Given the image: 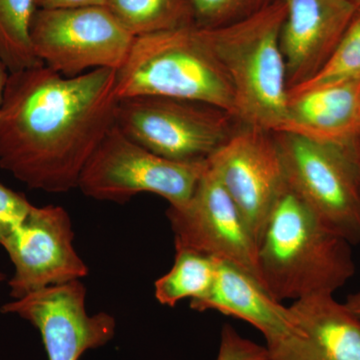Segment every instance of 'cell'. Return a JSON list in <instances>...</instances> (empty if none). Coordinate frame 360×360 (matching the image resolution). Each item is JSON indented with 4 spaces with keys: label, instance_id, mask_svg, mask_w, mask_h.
<instances>
[{
    "label": "cell",
    "instance_id": "obj_12",
    "mask_svg": "<svg viewBox=\"0 0 360 360\" xmlns=\"http://www.w3.org/2000/svg\"><path fill=\"white\" fill-rule=\"evenodd\" d=\"M0 310L20 317L39 331L49 360H79L115 335L112 315L87 312L86 288L82 281L34 291L4 303Z\"/></svg>",
    "mask_w": 360,
    "mask_h": 360
},
{
    "label": "cell",
    "instance_id": "obj_18",
    "mask_svg": "<svg viewBox=\"0 0 360 360\" xmlns=\"http://www.w3.org/2000/svg\"><path fill=\"white\" fill-rule=\"evenodd\" d=\"M219 259L186 248H175L172 269L155 283L156 300L174 307L184 300H200L210 290Z\"/></svg>",
    "mask_w": 360,
    "mask_h": 360
},
{
    "label": "cell",
    "instance_id": "obj_17",
    "mask_svg": "<svg viewBox=\"0 0 360 360\" xmlns=\"http://www.w3.org/2000/svg\"><path fill=\"white\" fill-rule=\"evenodd\" d=\"M106 7L134 37L194 25L191 0H108Z\"/></svg>",
    "mask_w": 360,
    "mask_h": 360
},
{
    "label": "cell",
    "instance_id": "obj_11",
    "mask_svg": "<svg viewBox=\"0 0 360 360\" xmlns=\"http://www.w3.org/2000/svg\"><path fill=\"white\" fill-rule=\"evenodd\" d=\"M207 165L259 238L277 196L286 184L274 132L243 124L210 158Z\"/></svg>",
    "mask_w": 360,
    "mask_h": 360
},
{
    "label": "cell",
    "instance_id": "obj_5",
    "mask_svg": "<svg viewBox=\"0 0 360 360\" xmlns=\"http://www.w3.org/2000/svg\"><path fill=\"white\" fill-rule=\"evenodd\" d=\"M206 165V160L182 162L156 155L115 124L85 165L77 188L94 200L115 203L153 193L177 207L193 195Z\"/></svg>",
    "mask_w": 360,
    "mask_h": 360
},
{
    "label": "cell",
    "instance_id": "obj_22",
    "mask_svg": "<svg viewBox=\"0 0 360 360\" xmlns=\"http://www.w3.org/2000/svg\"><path fill=\"white\" fill-rule=\"evenodd\" d=\"M215 360H269L266 347L239 335L229 324L221 330L219 354Z\"/></svg>",
    "mask_w": 360,
    "mask_h": 360
},
{
    "label": "cell",
    "instance_id": "obj_9",
    "mask_svg": "<svg viewBox=\"0 0 360 360\" xmlns=\"http://www.w3.org/2000/svg\"><path fill=\"white\" fill-rule=\"evenodd\" d=\"M167 215L175 248L198 251L236 265L262 284L257 239L208 165L186 205L169 206Z\"/></svg>",
    "mask_w": 360,
    "mask_h": 360
},
{
    "label": "cell",
    "instance_id": "obj_1",
    "mask_svg": "<svg viewBox=\"0 0 360 360\" xmlns=\"http://www.w3.org/2000/svg\"><path fill=\"white\" fill-rule=\"evenodd\" d=\"M116 70L68 77L44 65L9 75L0 110V168L28 188L65 193L115 124Z\"/></svg>",
    "mask_w": 360,
    "mask_h": 360
},
{
    "label": "cell",
    "instance_id": "obj_16",
    "mask_svg": "<svg viewBox=\"0 0 360 360\" xmlns=\"http://www.w3.org/2000/svg\"><path fill=\"white\" fill-rule=\"evenodd\" d=\"M278 132L352 148L360 137V79L288 92L285 120Z\"/></svg>",
    "mask_w": 360,
    "mask_h": 360
},
{
    "label": "cell",
    "instance_id": "obj_26",
    "mask_svg": "<svg viewBox=\"0 0 360 360\" xmlns=\"http://www.w3.org/2000/svg\"><path fill=\"white\" fill-rule=\"evenodd\" d=\"M347 309L360 319V291L354 295L348 296L347 302L345 303Z\"/></svg>",
    "mask_w": 360,
    "mask_h": 360
},
{
    "label": "cell",
    "instance_id": "obj_15",
    "mask_svg": "<svg viewBox=\"0 0 360 360\" xmlns=\"http://www.w3.org/2000/svg\"><path fill=\"white\" fill-rule=\"evenodd\" d=\"M191 309L215 310L248 322L264 335L266 347L302 333L290 307L272 297L245 270L221 260L212 288L200 300L191 302Z\"/></svg>",
    "mask_w": 360,
    "mask_h": 360
},
{
    "label": "cell",
    "instance_id": "obj_23",
    "mask_svg": "<svg viewBox=\"0 0 360 360\" xmlns=\"http://www.w3.org/2000/svg\"><path fill=\"white\" fill-rule=\"evenodd\" d=\"M32 206L23 194L0 184V246L25 219Z\"/></svg>",
    "mask_w": 360,
    "mask_h": 360
},
{
    "label": "cell",
    "instance_id": "obj_8",
    "mask_svg": "<svg viewBox=\"0 0 360 360\" xmlns=\"http://www.w3.org/2000/svg\"><path fill=\"white\" fill-rule=\"evenodd\" d=\"M134 39L106 6L37 9L30 26L40 63L68 77L98 68L120 70Z\"/></svg>",
    "mask_w": 360,
    "mask_h": 360
},
{
    "label": "cell",
    "instance_id": "obj_3",
    "mask_svg": "<svg viewBox=\"0 0 360 360\" xmlns=\"http://www.w3.org/2000/svg\"><path fill=\"white\" fill-rule=\"evenodd\" d=\"M285 13L283 0H276L246 20L198 27L231 85L236 120L270 132L281 129L288 108V80L279 40Z\"/></svg>",
    "mask_w": 360,
    "mask_h": 360
},
{
    "label": "cell",
    "instance_id": "obj_13",
    "mask_svg": "<svg viewBox=\"0 0 360 360\" xmlns=\"http://www.w3.org/2000/svg\"><path fill=\"white\" fill-rule=\"evenodd\" d=\"M281 49L288 90L314 78L340 44L359 7L350 0H283Z\"/></svg>",
    "mask_w": 360,
    "mask_h": 360
},
{
    "label": "cell",
    "instance_id": "obj_20",
    "mask_svg": "<svg viewBox=\"0 0 360 360\" xmlns=\"http://www.w3.org/2000/svg\"><path fill=\"white\" fill-rule=\"evenodd\" d=\"M360 79V7L326 65L309 82L288 92Z\"/></svg>",
    "mask_w": 360,
    "mask_h": 360
},
{
    "label": "cell",
    "instance_id": "obj_14",
    "mask_svg": "<svg viewBox=\"0 0 360 360\" xmlns=\"http://www.w3.org/2000/svg\"><path fill=\"white\" fill-rule=\"evenodd\" d=\"M302 333L267 345L269 360H360V319L333 295L290 307Z\"/></svg>",
    "mask_w": 360,
    "mask_h": 360
},
{
    "label": "cell",
    "instance_id": "obj_10",
    "mask_svg": "<svg viewBox=\"0 0 360 360\" xmlns=\"http://www.w3.org/2000/svg\"><path fill=\"white\" fill-rule=\"evenodd\" d=\"M70 215L58 205L32 206L2 243L13 262V300L49 286L82 281L89 267L75 250Z\"/></svg>",
    "mask_w": 360,
    "mask_h": 360
},
{
    "label": "cell",
    "instance_id": "obj_29",
    "mask_svg": "<svg viewBox=\"0 0 360 360\" xmlns=\"http://www.w3.org/2000/svg\"><path fill=\"white\" fill-rule=\"evenodd\" d=\"M350 1L352 2V4H354L355 6H356L357 7H360V0H350Z\"/></svg>",
    "mask_w": 360,
    "mask_h": 360
},
{
    "label": "cell",
    "instance_id": "obj_21",
    "mask_svg": "<svg viewBox=\"0 0 360 360\" xmlns=\"http://www.w3.org/2000/svg\"><path fill=\"white\" fill-rule=\"evenodd\" d=\"M276 0H191L194 25L219 27L246 20L274 4Z\"/></svg>",
    "mask_w": 360,
    "mask_h": 360
},
{
    "label": "cell",
    "instance_id": "obj_2",
    "mask_svg": "<svg viewBox=\"0 0 360 360\" xmlns=\"http://www.w3.org/2000/svg\"><path fill=\"white\" fill-rule=\"evenodd\" d=\"M350 245L286 181L258 238L260 283L281 302L333 295L354 276Z\"/></svg>",
    "mask_w": 360,
    "mask_h": 360
},
{
    "label": "cell",
    "instance_id": "obj_27",
    "mask_svg": "<svg viewBox=\"0 0 360 360\" xmlns=\"http://www.w3.org/2000/svg\"><path fill=\"white\" fill-rule=\"evenodd\" d=\"M352 151H354L355 167H356L357 181H359L360 194V137L356 141H355L354 146H352Z\"/></svg>",
    "mask_w": 360,
    "mask_h": 360
},
{
    "label": "cell",
    "instance_id": "obj_28",
    "mask_svg": "<svg viewBox=\"0 0 360 360\" xmlns=\"http://www.w3.org/2000/svg\"><path fill=\"white\" fill-rule=\"evenodd\" d=\"M6 274H4V272L0 271V283H4V281H6Z\"/></svg>",
    "mask_w": 360,
    "mask_h": 360
},
{
    "label": "cell",
    "instance_id": "obj_6",
    "mask_svg": "<svg viewBox=\"0 0 360 360\" xmlns=\"http://www.w3.org/2000/svg\"><path fill=\"white\" fill-rule=\"evenodd\" d=\"M234 120L210 104L172 97H127L115 110V125L127 137L182 162L207 160L234 131Z\"/></svg>",
    "mask_w": 360,
    "mask_h": 360
},
{
    "label": "cell",
    "instance_id": "obj_19",
    "mask_svg": "<svg viewBox=\"0 0 360 360\" xmlns=\"http://www.w3.org/2000/svg\"><path fill=\"white\" fill-rule=\"evenodd\" d=\"M37 9L34 0H0V58L11 73L42 65L30 39Z\"/></svg>",
    "mask_w": 360,
    "mask_h": 360
},
{
    "label": "cell",
    "instance_id": "obj_24",
    "mask_svg": "<svg viewBox=\"0 0 360 360\" xmlns=\"http://www.w3.org/2000/svg\"><path fill=\"white\" fill-rule=\"evenodd\" d=\"M37 9H71L106 6L108 0H34Z\"/></svg>",
    "mask_w": 360,
    "mask_h": 360
},
{
    "label": "cell",
    "instance_id": "obj_25",
    "mask_svg": "<svg viewBox=\"0 0 360 360\" xmlns=\"http://www.w3.org/2000/svg\"><path fill=\"white\" fill-rule=\"evenodd\" d=\"M9 75L11 72H9L8 68L0 58V110H1L2 103H4V92H6Z\"/></svg>",
    "mask_w": 360,
    "mask_h": 360
},
{
    "label": "cell",
    "instance_id": "obj_7",
    "mask_svg": "<svg viewBox=\"0 0 360 360\" xmlns=\"http://www.w3.org/2000/svg\"><path fill=\"white\" fill-rule=\"evenodd\" d=\"M286 181L323 224L360 243V194L352 148L274 132Z\"/></svg>",
    "mask_w": 360,
    "mask_h": 360
},
{
    "label": "cell",
    "instance_id": "obj_4",
    "mask_svg": "<svg viewBox=\"0 0 360 360\" xmlns=\"http://www.w3.org/2000/svg\"><path fill=\"white\" fill-rule=\"evenodd\" d=\"M117 99L161 96L198 101L236 116L229 80L195 25L135 37L116 70Z\"/></svg>",
    "mask_w": 360,
    "mask_h": 360
}]
</instances>
